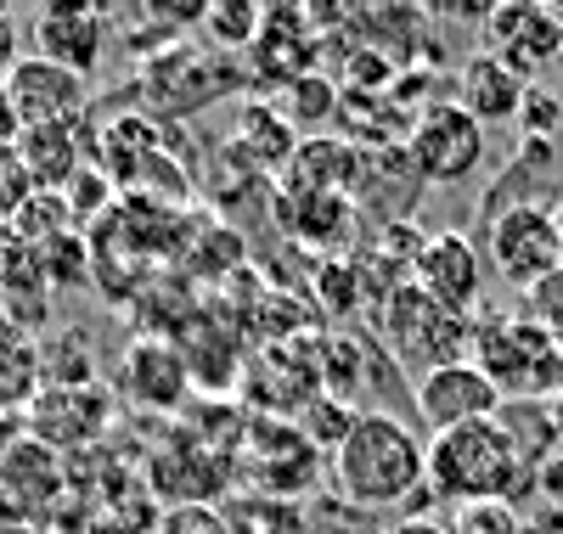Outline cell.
<instances>
[{
  "label": "cell",
  "instance_id": "1",
  "mask_svg": "<svg viewBox=\"0 0 563 534\" xmlns=\"http://www.w3.org/2000/svg\"><path fill=\"white\" fill-rule=\"evenodd\" d=\"M333 483L350 507L366 512L417 501L422 483H429V445L395 411H361L355 433L333 456Z\"/></svg>",
  "mask_w": 563,
  "mask_h": 534
},
{
  "label": "cell",
  "instance_id": "2",
  "mask_svg": "<svg viewBox=\"0 0 563 534\" xmlns=\"http://www.w3.org/2000/svg\"><path fill=\"white\" fill-rule=\"evenodd\" d=\"M429 490L456 507L519 501L530 490V467L501 422H467L429 440Z\"/></svg>",
  "mask_w": 563,
  "mask_h": 534
},
{
  "label": "cell",
  "instance_id": "3",
  "mask_svg": "<svg viewBox=\"0 0 563 534\" xmlns=\"http://www.w3.org/2000/svg\"><path fill=\"white\" fill-rule=\"evenodd\" d=\"M467 360L501 388V400H558L563 394V344L547 326H536L525 310L474 321V355Z\"/></svg>",
  "mask_w": 563,
  "mask_h": 534
},
{
  "label": "cell",
  "instance_id": "4",
  "mask_svg": "<svg viewBox=\"0 0 563 534\" xmlns=\"http://www.w3.org/2000/svg\"><path fill=\"white\" fill-rule=\"evenodd\" d=\"M384 310V337H389V355L406 371H434V366H456L474 355V321L440 310L417 281L395 287V293L378 304Z\"/></svg>",
  "mask_w": 563,
  "mask_h": 534
},
{
  "label": "cell",
  "instance_id": "5",
  "mask_svg": "<svg viewBox=\"0 0 563 534\" xmlns=\"http://www.w3.org/2000/svg\"><path fill=\"white\" fill-rule=\"evenodd\" d=\"M485 248H490V265L507 287L536 293L541 281H552L563 270V225L547 203H525V209H507L485 225Z\"/></svg>",
  "mask_w": 563,
  "mask_h": 534
},
{
  "label": "cell",
  "instance_id": "6",
  "mask_svg": "<svg viewBox=\"0 0 563 534\" xmlns=\"http://www.w3.org/2000/svg\"><path fill=\"white\" fill-rule=\"evenodd\" d=\"M406 158L422 186H462L485 164V124L456 102H429L406 130Z\"/></svg>",
  "mask_w": 563,
  "mask_h": 534
},
{
  "label": "cell",
  "instance_id": "7",
  "mask_svg": "<svg viewBox=\"0 0 563 534\" xmlns=\"http://www.w3.org/2000/svg\"><path fill=\"white\" fill-rule=\"evenodd\" d=\"M411 405H417L429 433H451V427H467V422H496L507 400L474 360H456V366L422 371L417 388H411Z\"/></svg>",
  "mask_w": 563,
  "mask_h": 534
},
{
  "label": "cell",
  "instance_id": "8",
  "mask_svg": "<svg viewBox=\"0 0 563 534\" xmlns=\"http://www.w3.org/2000/svg\"><path fill=\"white\" fill-rule=\"evenodd\" d=\"M7 96H12L23 130H79V119L90 113V79L45 57H23L7 74Z\"/></svg>",
  "mask_w": 563,
  "mask_h": 534
},
{
  "label": "cell",
  "instance_id": "9",
  "mask_svg": "<svg viewBox=\"0 0 563 534\" xmlns=\"http://www.w3.org/2000/svg\"><path fill=\"white\" fill-rule=\"evenodd\" d=\"M411 281L440 310L467 315V321H474L479 304H485V259L462 231H429V242H422V254L411 265Z\"/></svg>",
  "mask_w": 563,
  "mask_h": 534
},
{
  "label": "cell",
  "instance_id": "10",
  "mask_svg": "<svg viewBox=\"0 0 563 534\" xmlns=\"http://www.w3.org/2000/svg\"><path fill=\"white\" fill-rule=\"evenodd\" d=\"M485 34H490V57H501L525 85H536V74L563 63V23L552 18V7H536V0L490 7Z\"/></svg>",
  "mask_w": 563,
  "mask_h": 534
},
{
  "label": "cell",
  "instance_id": "11",
  "mask_svg": "<svg viewBox=\"0 0 563 534\" xmlns=\"http://www.w3.org/2000/svg\"><path fill=\"white\" fill-rule=\"evenodd\" d=\"M34 57L90 79L108 57V18L97 7H79V0H52L34 18Z\"/></svg>",
  "mask_w": 563,
  "mask_h": 534
},
{
  "label": "cell",
  "instance_id": "12",
  "mask_svg": "<svg viewBox=\"0 0 563 534\" xmlns=\"http://www.w3.org/2000/svg\"><path fill=\"white\" fill-rule=\"evenodd\" d=\"M113 422V400L102 388H45L29 405V440L63 450H85L90 440H102Z\"/></svg>",
  "mask_w": 563,
  "mask_h": 534
},
{
  "label": "cell",
  "instance_id": "13",
  "mask_svg": "<svg viewBox=\"0 0 563 534\" xmlns=\"http://www.w3.org/2000/svg\"><path fill=\"white\" fill-rule=\"evenodd\" d=\"M119 388L141 405V411H175L192 388V371H186V355L169 344V337H135L124 349V371Z\"/></svg>",
  "mask_w": 563,
  "mask_h": 534
},
{
  "label": "cell",
  "instance_id": "14",
  "mask_svg": "<svg viewBox=\"0 0 563 534\" xmlns=\"http://www.w3.org/2000/svg\"><path fill=\"white\" fill-rule=\"evenodd\" d=\"M63 496V456L40 440H23L0 450V501H12L23 518H34V507H57Z\"/></svg>",
  "mask_w": 563,
  "mask_h": 534
},
{
  "label": "cell",
  "instance_id": "15",
  "mask_svg": "<svg viewBox=\"0 0 563 534\" xmlns=\"http://www.w3.org/2000/svg\"><path fill=\"white\" fill-rule=\"evenodd\" d=\"M525 90H530V85L512 74L501 57L479 52V57H467V63H462L456 108H462L467 119H479L485 130H490V124H512V119H519V108H525Z\"/></svg>",
  "mask_w": 563,
  "mask_h": 534
},
{
  "label": "cell",
  "instance_id": "16",
  "mask_svg": "<svg viewBox=\"0 0 563 534\" xmlns=\"http://www.w3.org/2000/svg\"><path fill=\"white\" fill-rule=\"evenodd\" d=\"M361 175V153L339 135H310L299 141V153L288 158V186L282 191H333V198H350Z\"/></svg>",
  "mask_w": 563,
  "mask_h": 534
},
{
  "label": "cell",
  "instance_id": "17",
  "mask_svg": "<svg viewBox=\"0 0 563 534\" xmlns=\"http://www.w3.org/2000/svg\"><path fill=\"white\" fill-rule=\"evenodd\" d=\"M276 220L310 248H339L344 236H355V203L333 191H282Z\"/></svg>",
  "mask_w": 563,
  "mask_h": 534
},
{
  "label": "cell",
  "instance_id": "18",
  "mask_svg": "<svg viewBox=\"0 0 563 534\" xmlns=\"http://www.w3.org/2000/svg\"><path fill=\"white\" fill-rule=\"evenodd\" d=\"M18 158L34 180V191H63L90 158L79 153V130H23Z\"/></svg>",
  "mask_w": 563,
  "mask_h": 534
},
{
  "label": "cell",
  "instance_id": "19",
  "mask_svg": "<svg viewBox=\"0 0 563 534\" xmlns=\"http://www.w3.org/2000/svg\"><path fill=\"white\" fill-rule=\"evenodd\" d=\"M45 394L40 344L23 332L0 326V416H29V405Z\"/></svg>",
  "mask_w": 563,
  "mask_h": 534
},
{
  "label": "cell",
  "instance_id": "20",
  "mask_svg": "<svg viewBox=\"0 0 563 534\" xmlns=\"http://www.w3.org/2000/svg\"><path fill=\"white\" fill-rule=\"evenodd\" d=\"M355 422H361V411L355 405H344V400H333V394H316L305 411H299V433H305V445L316 450V456H339L344 450V440L355 433Z\"/></svg>",
  "mask_w": 563,
  "mask_h": 534
},
{
  "label": "cell",
  "instance_id": "21",
  "mask_svg": "<svg viewBox=\"0 0 563 534\" xmlns=\"http://www.w3.org/2000/svg\"><path fill=\"white\" fill-rule=\"evenodd\" d=\"M63 203H68L74 231H85V225H97V220H108V214L119 209V186H113V175H108L102 164H85V169L63 186Z\"/></svg>",
  "mask_w": 563,
  "mask_h": 534
},
{
  "label": "cell",
  "instance_id": "22",
  "mask_svg": "<svg viewBox=\"0 0 563 534\" xmlns=\"http://www.w3.org/2000/svg\"><path fill=\"white\" fill-rule=\"evenodd\" d=\"M74 231V220H68V203H63V191H34V198L18 209V220H12V236L23 242V248H52L57 236H68Z\"/></svg>",
  "mask_w": 563,
  "mask_h": 534
},
{
  "label": "cell",
  "instance_id": "23",
  "mask_svg": "<svg viewBox=\"0 0 563 534\" xmlns=\"http://www.w3.org/2000/svg\"><path fill=\"white\" fill-rule=\"evenodd\" d=\"M40 366H45V388H97V360H90V344L79 332L40 344Z\"/></svg>",
  "mask_w": 563,
  "mask_h": 534
},
{
  "label": "cell",
  "instance_id": "24",
  "mask_svg": "<svg viewBox=\"0 0 563 534\" xmlns=\"http://www.w3.org/2000/svg\"><path fill=\"white\" fill-rule=\"evenodd\" d=\"M243 147L254 153V164H260V147H265V169H288V158L299 153V141H294V124L282 113L249 108L243 113Z\"/></svg>",
  "mask_w": 563,
  "mask_h": 534
},
{
  "label": "cell",
  "instance_id": "25",
  "mask_svg": "<svg viewBox=\"0 0 563 534\" xmlns=\"http://www.w3.org/2000/svg\"><path fill=\"white\" fill-rule=\"evenodd\" d=\"M203 29H209V40L220 45V52H243V45L260 40L265 12L254 7V0H214V7L203 12Z\"/></svg>",
  "mask_w": 563,
  "mask_h": 534
},
{
  "label": "cell",
  "instance_id": "26",
  "mask_svg": "<svg viewBox=\"0 0 563 534\" xmlns=\"http://www.w3.org/2000/svg\"><path fill=\"white\" fill-rule=\"evenodd\" d=\"M40 276H45V287H74V281H85L90 276V248L79 242V231H68V236H57L52 248H40Z\"/></svg>",
  "mask_w": 563,
  "mask_h": 534
},
{
  "label": "cell",
  "instance_id": "27",
  "mask_svg": "<svg viewBox=\"0 0 563 534\" xmlns=\"http://www.w3.org/2000/svg\"><path fill=\"white\" fill-rule=\"evenodd\" d=\"M316 293H321V310H327V315H355V310L366 304L361 270L344 265V259H327V265L316 270Z\"/></svg>",
  "mask_w": 563,
  "mask_h": 534
},
{
  "label": "cell",
  "instance_id": "28",
  "mask_svg": "<svg viewBox=\"0 0 563 534\" xmlns=\"http://www.w3.org/2000/svg\"><path fill=\"white\" fill-rule=\"evenodd\" d=\"M333 108H339V90L327 85L321 74H299L288 85V124H321Z\"/></svg>",
  "mask_w": 563,
  "mask_h": 534
},
{
  "label": "cell",
  "instance_id": "29",
  "mask_svg": "<svg viewBox=\"0 0 563 534\" xmlns=\"http://www.w3.org/2000/svg\"><path fill=\"white\" fill-rule=\"evenodd\" d=\"M519 130H525V141H552L563 130V90L530 85L525 90V108H519Z\"/></svg>",
  "mask_w": 563,
  "mask_h": 534
},
{
  "label": "cell",
  "instance_id": "30",
  "mask_svg": "<svg viewBox=\"0 0 563 534\" xmlns=\"http://www.w3.org/2000/svg\"><path fill=\"white\" fill-rule=\"evenodd\" d=\"M451 534H525V518L512 501H479V507H456Z\"/></svg>",
  "mask_w": 563,
  "mask_h": 534
},
{
  "label": "cell",
  "instance_id": "31",
  "mask_svg": "<svg viewBox=\"0 0 563 534\" xmlns=\"http://www.w3.org/2000/svg\"><path fill=\"white\" fill-rule=\"evenodd\" d=\"M29 198H34V180H29L18 147H0V225H12Z\"/></svg>",
  "mask_w": 563,
  "mask_h": 534
},
{
  "label": "cell",
  "instance_id": "32",
  "mask_svg": "<svg viewBox=\"0 0 563 534\" xmlns=\"http://www.w3.org/2000/svg\"><path fill=\"white\" fill-rule=\"evenodd\" d=\"M525 315H530L536 326H547L558 344H563V270H558L552 281H541L536 293H525Z\"/></svg>",
  "mask_w": 563,
  "mask_h": 534
},
{
  "label": "cell",
  "instance_id": "33",
  "mask_svg": "<svg viewBox=\"0 0 563 534\" xmlns=\"http://www.w3.org/2000/svg\"><path fill=\"white\" fill-rule=\"evenodd\" d=\"M18 63H23V29L7 7H0V79H7Z\"/></svg>",
  "mask_w": 563,
  "mask_h": 534
},
{
  "label": "cell",
  "instance_id": "34",
  "mask_svg": "<svg viewBox=\"0 0 563 534\" xmlns=\"http://www.w3.org/2000/svg\"><path fill=\"white\" fill-rule=\"evenodd\" d=\"M18 135H23V119L7 96V79H0V147H18Z\"/></svg>",
  "mask_w": 563,
  "mask_h": 534
},
{
  "label": "cell",
  "instance_id": "35",
  "mask_svg": "<svg viewBox=\"0 0 563 534\" xmlns=\"http://www.w3.org/2000/svg\"><path fill=\"white\" fill-rule=\"evenodd\" d=\"M389 534H451V529H445L440 518H400Z\"/></svg>",
  "mask_w": 563,
  "mask_h": 534
},
{
  "label": "cell",
  "instance_id": "36",
  "mask_svg": "<svg viewBox=\"0 0 563 534\" xmlns=\"http://www.w3.org/2000/svg\"><path fill=\"white\" fill-rule=\"evenodd\" d=\"M547 422H552V445H558V456H563V394L547 400Z\"/></svg>",
  "mask_w": 563,
  "mask_h": 534
},
{
  "label": "cell",
  "instance_id": "37",
  "mask_svg": "<svg viewBox=\"0 0 563 534\" xmlns=\"http://www.w3.org/2000/svg\"><path fill=\"white\" fill-rule=\"evenodd\" d=\"M552 214H558V225H563V186H558V203H552Z\"/></svg>",
  "mask_w": 563,
  "mask_h": 534
}]
</instances>
